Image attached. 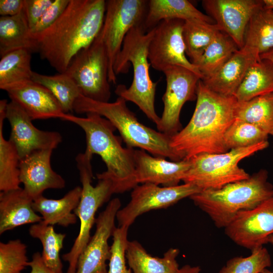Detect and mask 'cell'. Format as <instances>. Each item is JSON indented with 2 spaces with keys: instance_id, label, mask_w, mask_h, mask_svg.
Instances as JSON below:
<instances>
[{
  "instance_id": "obj_38",
  "label": "cell",
  "mask_w": 273,
  "mask_h": 273,
  "mask_svg": "<svg viewBox=\"0 0 273 273\" xmlns=\"http://www.w3.org/2000/svg\"><path fill=\"white\" fill-rule=\"evenodd\" d=\"M29 262L27 246L20 240L0 242V273H22Z\"/></svg>"
},
{
  "instance_id": "obj_23",
  "label": "cell",
  "mask_w": 273,
  "mask_h": 273,
  "mask_svg": "<svg viewBox=\"0 0 273 273\" xmlns=\"http://www.w3.org/2000/svg\"><path fill=\"white\" fill-rule=\"evenodd\" d=\"M167 19L201 20L210 23L213 22L210 16L202 13L187 0L148 1L147 12L142 25L145 32L151 30L160 21Z\"/></svg>"
},
{
  "instance_id": "obj_45",
  "label": "cell",
  "mask_w": 273,
  "mask_h": 273,
  "mask_svg": "<svg viewBox=\"0 0 273 273\" xmlns=\"http://www.w3.org/2000/svg\"><path fill=\"white\" fill-rule=\"evenodd\" d=\"M260 58L267 60L273 63V49L260 55Z\"/></svg>"
},
{
  "instance_id": "obj_39",
  "label": "cell",
  "mask_w": 273,
  "mask_h": 273,
  "mask_svg": "<svg viewBox=\"0 0 273 273\" xmlns=\"http://www.w3.org/2000/svg\"><path fill=\"white\" fill-rule=\"evenodd\" d=\"M128 227L116 228L113 233V243L110 246L108 273H133L126 265V248Z\"/></svg>"
},
{
  "instance_id": "obj_19",
  "label": "cell",
  "mask_w": 273,
  "mask_h": 273,
  "mask_svg": "<svg viewBox=\"0 0 273 273\" xmlns=\"http://www.w3.org/2000/svg\"><path fill=\"white\" fill-rule=\"evenodd\" d=\"M134 159L138 184H152L163 187L177 186L191 166L189 159L168 161L142 149L134 150Z\"/></svg>"
},
{
  "instance_id": "obj_31",
  "label": "cell",
  "mask_w": 273,
  "mask_h": 273,
  "mask_svg": "<svg viewBox=\"0 0 273 273\" xmlns=\"http://www.w3.org/2000/svg\"><path fill=\"white\" fill-rule=\"evenodd\" d=\"M235 117L257 126L273 136V93L237 102Z\"/></svg>"
},
{
  "instance_id": "obj_41",
  "label": "cell",
  "mask_w": 273,
  "mask_h": 273,
  "mask_svg": "<svg viewBox=\"0 0 273 273\" xmlns=\"http://www.w3.org/2000/svg\"><path fill=\"white\" fill-rule=\"evenodd\" d=\"M54 0H24V11L30 30L33 28Z\"/></svg>"
},
{
  "instance_id": "obj_18",
  "label": "cell",
  "mask_w": 273,
  "mask_h": 273,
  "mask_svg": "<svg viewBox=\"0 0 273 273\" xmlns=\"http://www.w3.org/2000/svg\"><path fill=\"white\" fill-rule=\"evenodd\" d=\"M53 151H35L20 161V183L33 200L43 195L46 190L62 189L65 187V179L52 167Z\"/></svg>"
},
{
  "instance_id": "obj_1",
  "label": "cell",
  "mask_w": 273,
  "mask_h": 273,
  "mask_svg": "<svg viewBox=\"0 0 273 273\" xmlns=\"http://www.w3.org/2000/svg\"><path fill=\"white\" fill-rule=\"evenodd\" d=\"M106 5L105 0H70L58 20L34 38L41 58L65 73L74 57L100 34Z\"/></svg>"
},
{
  "instance_id": "obj_30",
  "label": "cell",
  "mask_w": 273,
  "mask_h": 273,
  "mask_svg": "<svg viewBox=\"0 0 273 273\" xmlns=\"http://www.w3.org/2000/svg\"><path fill=\"white\" fill-rule=\"evenodd\" d=\"M260 55L273 49V11L263 6L251 17L245 31L244 46Z\"/></svg>"
},
{
  "instance_id": "obj_21",
  "label": "cell",
  "mask_w": 273,
  "mask_h": 273,
  "mask_svg": "<svg viewBox=\"0 0 273 273\" xmlns=\"http://www.w3.org/2000/svg\"><path fill=\"white\" fill-rule=\"evenodd\" d=\"M260 59L259 54L247 47L239 49L212 75L201 79L211 90L226 96H235L251 65Z\"/></svg>"
},
{
  "instance_id": "obj_36",
  "label": "cell",
  "mask_w": 273,
  "mask_h": 273,
  "mask_svg": "<svg viewBox=\"0 0 273 273\" xmlns=\"http://www.w3.org/2000/svg\"><path fill=\"white\" fill-rule=\"evenodd\" d=\"M268 138V134L255 125L235 118L224 134V142L230 151L266 141Z\"/></svg>"
},
{
  "instance_id": "obj_20",
  "label": "cell",
  "mask_w": 273,
  "mask_h": 273,
  "mask_svg": "<svg viewBox=\"0 0 273 273\" xmlns=\"http://www.w3.org/2000/svg\"><path fill=\"white\" fill-rule=\"evenodd\" d=\"M33 120L60 118L65 113L57 100L44 86L33 80L16 85L6 91Z\"/></svg>"
},
{
  "instance_id": "obj_2",
  "label": "cell",
  "mask_w": 273,
  "mask_h": 273,
  "mask_svg": "<svg viewBox=\"0 0 273 273\" xmlns=\"http://www.w3.org/2000/svg\"><path fill=\"white\" fill-rule=\"evenodd\" d=\"M197 102L188 123L171 137L170 147L180 160H188L202 153L229 151L224 134L235 119L237 100L208 88L200 79L196 90Z\"/></svg>"
},
{
  "instance_id": "obj_44",
  "label": "cell",
  "mask_w": 273,
  "mask_h": 273,
  "mask_svg": "<svg viewBox=\"0 0 273 273\" xmlns=\"http://www.w3.org/2000/svg\"><path fill=\"white\" fill-rule=\"evenodd\" d=\"M201 268L199 266H191L186 264L179 268L177 273H199Z\"/></svg>"
},
{
  "instance_id": "obj_7",
  "label": "cell",
  "mask_w": 273,
  "mask_h": 273,
  "mask_svg": "<svg viewBox=\"0 0 273 273\" xmlns=\"http://www.w3.org/2000/svg\"><path fill=\"white\" fill-rule=\"evenodd\" d=\"M268 141L245 148L221 153H202L189 160L191 166L182 181L201 191L215 190L248 178L250 175L239 166V162L268 147Z\"/></svg>"
},
{
  "instance_id": "obj_3",
  "label": "cell",
  "mask_w": 273,
  "mask_h": 273,
  "mask_svg": "<svg viewBox=\"0 0 273 273\" xmlns=\"http://www.w3.org/2000/svg\"><path fill=\"white\" fill-rule=\"evenodd\" d=\"M86 115L81 117L65 114L62 120L79 126L85 134V151L99 155L105 163L107 170L97 174L98 179H109L114 194L132 190L139 185L135 177L134 149L122 146V139L115 135L116 129L108 119L96 113Z\"/></svg>"
},
{
  "instance_id": "obj_22",
  "label": "cell",
  "mask_w": 273,
  "mask_h": 273,
  "mask_svg": "<svg viewBox=\"0 0 273 273\" xmlns=\"http://www.w3.org/2000/svg\"><path fill=\"white\" fill-rule=\"evenodd\" d=\"M33 201L23 188L1 192L0 235L21 225L42 220L34 210Z\"/></svg>"
},
{
  "instance_id": "obj_12",
  "label": "cell",
  "mask_w": 273,
  "mask_h": 273,
  "mask_svg": "<svg viewBox=\"0 0 273 273\" xmlns=\"http://www.w3.org/2000/svg\"><path fill=\"white\" fill-rule=\"evenodd\" d=\"M166 88L162 97L163 111L158 130L170 137L180 131L181 110L186 102L196 99L198 83L201 78L185 67L173 66L164 72Z\"/></svg>"
},
{
  "instance_id": "obj_17",
  "label": "cell",
  "mask_w": 273,
  "mask_h": 273,
  "mask_svg": "<svg viewBox=\"0 0 273 273\" xmlns=\"http://www.w3.org/2000/svg\"><path fill=\"white\" fill-rule=\"evenodd\" d=\"M202 4L220 31L230 36L239 49L244 46L249 20L264 6L263 0H204Z\"/></svg>"
},
{
  "instance_id": "obj_15",
  "label": "cell",
  "mask_w": 273,
  "mask_h": 273,
  "mask_svg": "<svg viewBox=\"0 0 273 273\" xmlns=\"http://www.w3.org/2000/svg\"><path fill=\"white\" fill-rule=\"evenodd\" d=\"M121 205L119 199H113L96 218V231L78 257L75 273H108L106 262L111 256L108 240L116 228L115 220Z\"/></svg>"
},
{
  "instance_id": "obj_29",
  "label": "cell",
  "mask_w": 273,
  "mask_h": 273,
  "mask_svg": "<svg viewBox=\"0 0 273 273\" xmlns=\"http://www.w3.org/2000/svg\"><path fill=\"white\" fill-rule=\"evenodd\" d=\"M26 49L10 52L1 57L0 88L6 92L12 87L32 80L31 54Z\"/></svg>"
},
{
  "instance_id": "obj_13",
  "label": "cell",
  "mask_w": 273,
  "mask_h": 273,
  "mask_svg": "<svg viewBox=\"0 0 273 273\" xmlns=\"http://www.w3.org/2000/svg\"><path fill=\"white\" fill-rule=\"evenodd\" d=\"M185 21L167 19L160 21L154 31L148 47V59L152 67L164 72L168 68L179 66L202 76L186 56L183 29Z\"/></svg>"
},
{
  "instance_id": "obj_28",
  "label": "cell",
  "mask_w": 273,
  "mask_h": 273,
  "mask_svg": "<svg viewBox=\"0 0 273 273\" xmlns=\"http://www.w3.org/2000/svg\"><path fill=\"white\" fill-rule=\"evenodd\" d=\"M271 93H273V63L260 58L248 69L235 97L242 102Z\"/></svg>"
},
{
  "instance_id": "obj_4",
  "label": "cell",
  "mask_w": 273,
  "mask_h": 273,
  "mask_svg": "<svg viewBox=\"0 0 273 273\" xmlns=\"http://www.w3.org/2000/svg\"><path fill=\"white\" fill-rule=\"evenodd\" d=\"M152 29L145 32L142 25L132 27L126 35L122 49L114 65L117 75L128 71L130 63L132 65L133 76L128 88L118 84L115 94L126 102L133 103L156 126L160 117L155 109V98L157 82H153L150 75L151 65L148 59V47L154 33Z\"/></svg>"
},
{
  "instance_id": "obj_14",
  "label": "cell",
  "mask_w": 273,
  "mask_h": 273,
  "mask_svg": "<svg viewBox=\"0 0 273 273\" xmlns=\"http://www.w3.org/2000/svg\"><path fill=\"white\" fill-rule=\"evenodd\" d=\"M224 229L232 241L251 252L263 247L273 235V197L253 209L238 212Z\"/></svg>"
},
{
  "instance_id": "obj_47",
  "label": "cell",
  "mask_w": 273,
  "mask_h": 273,
  "mask_svg": "<svg viewBox=\"0 0 273 273\" xmlns=\"http://www.w3.org/2000/svg\"><path fill=\"white\" fill-rule=\"evenodd\" d=\"M268 242L270 243L273 246V235L269 237Z\"/></svg>"
},
{
  "instance_id": "obj_48",
  "label": "cell",
  "mask_w": 273,
  "mask_h": 273,
  "mask_svg": "<svg viewBox=\"0 0 273 273\" xmlns=\"http://www.w3.org/2000/svg\"><path fill=\"white\" fill-rule=\"evenodd\" d=\"M260 273H273V271H270L267 268L263 270Z\"/></svg>"
},
{
  "instance_id": "obj_24",
  "label": "cell",
  "mask_w": 273,
  "mask_h": 273,
  "mask_svg": "<svg viewBox=\"0 0 273 273\" xmlns=\"http://www.w3.org/2000/svg\"><path fill=\"white\" fill-rule=\"evenodd\" d=\"M81 192L82 188L76 186L59 199H48L42 195L33 200V208L41 215L43 223L67 227L77 222L74 210L79 203Z\"/></svg>"
},
{
  "instance_id": "obj_10",
  "label": "cell",
  "mask_w": 273,
  "mask_h": 273,
  "mask_svg": "<svg viewBox=\"0 0 273 273\" xmlns=\"http://www.w3.org/2000/svg\"><path fill=\"white\" fill-rule=\"evenodd\" d=\"M106 13L100 35L105 45L108 59V78L116 84L114 71L115 60L120 53L129 31L137 25H143L148 9V1H106Z\"/></svg>"
},
{
  "instance_id": "obj_42",
  "label": "cell",
  "mask_w": 273,
  "mask_h": 273,
  "mask_svg": "<svg viewBox=\"0 0 273 273\" xmlns=\"http://www.w3.org/2000/svg\"><path fill=\"white\" fill-rule=\"evenodd\" d=\"M24 8V0H1L0 15L13 16L19 14Z\"/></svg>"
},
{
  "instance_id": "obj_46",
  "label": "cell",
  "mask_w": 273,
  "mask_h": 273,
  "mask_svg": "<svg viewBox=\"0 0 273 273\" xmlns=\"http://www.w3.org/2000/svg\"><path fill=\"white\" fill-rule=\"evenodd\" d=\"M264 7L273 11V0H263Z\"/></svg>"
},
{
  "instance_id": "obj_34",
  "label": "cell",
  "mask_w": 273,
  "mask_h": 273,
  "mask_svg": "<svg viewBox=\"0 0 273 273\" xmlns=\"http://www.w3.org/2000/svg\"><path fill=\"white\" fill-rule=\"evenodd\" d=\"M238 50L231 37L220 31L195 65L202 76L201 79L215 73Z\"/></svg>"
},
{
  "instance_id": "obj_6",
  "label": "cell",
  "mask_w": 273,
  "mask_h": 273,
  "mask_svg": "<svg viewBox=\"0 0 273 273\" xmlns=\"http://www.w3.org/2000/svg\"><path fill=\"white\" fill-rule=\"evenodd\" d=\"M126 102L119 97L110 103L94 101L80 95L74 103L73 111L77 114L96 113L108 119L118 131L126 147L138 148L171 161L181 160L170 147L171 137L140 122Z\"/></svg>"
},
{
  "instance_id": "obj_5",
  "label": "cell",
  "mask_w": 273,
  "mask_h": 273,
  "mask_svg": "<svg viewBox=\"0 0 273 273\" xmlns=\"http://www.w3.org/2000/svg\"><path fill=\"white\" fill-rule=\"evenodd\" d=\"M273 197L268 172L261 169L245 179L221 188L202 190L189 198L206 213L218 228H225L238 212L253 209Z\"/></svg>"
},
{
  "instance_id": "obj_26",
  "label": "cell",
  "mask_w": 273,
  "mask_h": 273,
  "mask_svg": "<svg viewBox=\"0 0 273 273\" xmlns=\"http://www.w3.org/2000/svg\"><path fill=\"white\" fill-rule=\"evenodd\" d=\"M19 49L37 52L24 9L13 16L0 17V56Z\"/></svg>"
},
{
  "instance_id": "obj_37",
  "label": "cell",
  "mask_w": 273,
  "mask_h": 273,
  "mask_svg": "<svg viewBox=\"0 0 273 273\" xmlns=\"http://www.w3.org/2000/svg\"><path fill=\"white\" fill-rule=\"evenodd\" d=\"M247 257L229 259L218 273H260L271 265L270 255L263 246L251 252Z\"/></svg>"
},
{
  "instance_id": "obj_43",
  "label": "cell",
  "mask_w": 273,
  "mask_h": 273,
  "mask_svg": "<svg viewBox=\"0 0 273 273\" xmlns=\"http://www.w3.org/2000/svg\"><path fill=\"white\" fill-rule=\"evenodd\" d=\"M28 266L31 268L30 273H55L45 264L39 252H35L33 254Z\"/></svg>"
},
{
  "instance_id": "obj_27",
  "label": "cell",
  "mask_w": 273,
  "mask_h": 273,
  "mask_svg": "<svg viewBox=\"0 0 273 273\" xmlns=\"http://www.w3.org/2000/svg\"><path fill=\"white\" fill-rule=\"evenodd\" d=\"M7 104L0 103V191L7 192L20 188V158L12 143L5 139L3 126L6 119Z\"/></svg>"
},
{
  "instance_id": "obj_16",
  "label": "cell",
  "mask_w": 273,
  "mask_h": 273,
  "mask_svg": "<svg viewBox=\"0 0 273 273\" xmlns=\"http://www.w3.org/2000/svg\"><path fill=\"white\" fill-rule=\"evenodd\" d=\"M6 116L11 127L9 140L15 147L20 160L35 151L53 150L62 141L59 132L36 127L26 112L14 102L8 103Z\"/></svg>"
},
{
  "instance_id": "obj_40",
  "label": "cell",
  "mask_w": 273,
  "mask_h": 273,
  "mask_svg": "<svg viewBox=\"0 0 273 273\" xmlns=\"http://www.w3.org/2000/svg\"><path fill=\"white\" fill-rule=\"evenodd\" d=\"M70 0H54L35 26L30 30L34 39L53 25L62 15Z\"/></svg>"
},
{
  "instance_id": "obj_32",
  "label": "cell",
  "mask_w": 273,
  "mask_h": 273,
  "mask_svg": "<svg viewBox=\"0 0 273 273\" xmlns=\"http://www.w3.org/2000/svg\"><path fill=\"white\" fill-rule=\"evenodd\" d=\"M215 23L201 20L185 21L183 36L186 55L194 65L198 62L207 47L220 32Z\"/></svg>"
},
{
  "instance_id": "obj_11",
  "label": "cell",
  "mask_w": 273,
  "mask_h": 273,
  "mask_svg": "<svg viewBox=\"0 0 273 273\" xmlns=\"http://www.w3.org/2000/svg\"><path fill=\"white\" fill-rule=\"evenodd\" d=\"M201 191L195 186L185 183L162 187L152 184H139L132 189L128 203L117 213L118 226L129 228L143 213L167 208Z\"/></svg>"
},
{
  "instance_id": "obj_25",
  "label": "cell",
  "mask_w": 273,
  "mask_h": 273,
  "mask_svg": "<svg viewBox=\"0 0 273 273\" xmlns=\"http://www.w3.org/2000/svg\"><path fill=\"white\" fill-rule=\"evenodd\" d=\"M177 248H171L162 257H154L137 241H128L126 248V259L133 273H177L179 265L176 257Z\"/></svg>"
},
{
  "instance_id": "obj_8",
  "label": "cell",
  "mask_w": 273,
  "mask_h": 273,
  "mask_svg": "<svg viewBox=\"0 0 273 273\" xmlns=\"http://www.w3.org/2000/svg\"><path fill=\"white\" fill-rule=\"evenodd\" d=\"M92 157V155L85 151L75 158L82 192L74 213L79 218L80 229L70 250L62 256L63 259L69 264L66 273L76 272L78 257L91 238L90 231L96 221V213L114 194L112 183L108 179H98L97 185L93 186Z\"/></svg>"
},
{
  "instance_id": "obj_35",
  "label": "cell",
  "mask_w": 273,
  "mask_h": 273,
  "mask_svg": "<svg viewBox=\"0 0 273 273\" xmlns=\"http://www.w3.org/2000/svg\"><path fill=\"white\" fill-rule=\"evenodd\" d=\"M32 80L48 88L65 113L73 111L74 103L81 94L76 82L67 73L48 75L33 71Z\"/></svg>"
},
{
  "instance_id": "obj_9",
  "label": "cell",
  "mask_w": 273,
  "mask_h": 273,
  "mask_svg": "<svg viewBox=\"0 0 273 273\" xmlns=\"http://www.w3.org/2000/svg\"><path fill=\"white\" fill-rule=\"evenodd\" d=\"M108 67L106 48L99 34L74 57L65 72L74 80L83 97L109 102L111 93Z\"/></svg>"
},
{
  "instance_id": "obj_33",
  "label": "cell",
  "mask_w": 273,
  "mask_h": 273,
  "mask_svg": "<svg viewBox=\"0 0 273 273\" xmlns=\"http://www.w3.org/2000/svg\"><path fill=\"white\" fill-rule=\"evenodd\" d=\"M29 233L32 237L40 241L42 246L41 255L45 264L55 273H63L60 252L63 247L66 234L56 233L53 225L42 221L32 225Z\"/></svg>"
}]
</instances>
